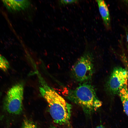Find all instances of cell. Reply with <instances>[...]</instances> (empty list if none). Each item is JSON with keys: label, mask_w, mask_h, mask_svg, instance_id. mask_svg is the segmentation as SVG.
<instances>
[{"label": "cell", "mask_w": 128, "mask_h": 128, "mask_svg": "<svg viewBox=\"0 0 128 128\" xmlns=\"http://www.w3.org/2000/svg\"><path fill=\"white\" fill-rule=\"evenodd\" d=\"M38 76L39 92L48 103L49 112L53 122L60 125L70 126L71 105L48 85L40 75Z\"/></svg>", "instance_id": "6da1fadb"}, {"label": "cell", "mask_w": 128, "mask_h": 128, "mask_svg": "<svg viewBox=\"0 0 128 128\" xmlns=\"http://www.w3.org/2000/svg\"><path fill=\"white\" fill-rule=\"evenodd\" d=\"M66 91L67 98L80 106L87 115H91L102 105L94 87L88 82H84L75 89H68Z\"/></svg>", "instance_id": "7a4b0ae2"}, {"label": "cell", "mask_w": 128, "mask_h": 128, "mask_svg": "<svg viewBox=\"0 0 128 128\" xmlns=\"http://www.w3.org/2000/svg\"><path fill=\"white\" fill-rule=\"evenodd\" d=\"M24 87L22 82L12 86L7 91L4 98V108L10 114L19 115L23 109Z\"/></svg>", "instance_id": "3957f363"}, {"label": "cell", "mask_w": 128, "mask_h": 128, "mask_svg": "<svg viewBox=\"0 0 128 128\" xmlns=\"http://www.w3.org/2000/svg\"><path fill=\"white\" fill-rule=\"evenodd\" d=\"M94 69L92 55L90 52H87L84 54L73 65L71 69V73L76 81L84 82L92 77Z\"/></svg>", "instance_id": "277c9868"}, {"label": "cell", "mask_w": 128, "mask_h": 128, "mask_svg": "<svg viewBox=\"0 0 128 128\" xmlns=\"http://www.w3.org/2000/svg\"><path fill=\"white\" fill-rule=\"evenodd\" d=\"M128 71L120 67L113 69L105 85V89L110 94L118 95L119 91L128 82Z\"/></svg>", "instance_id": "5b68a950"}, {"label": "cell", "mask_w": 128, "mask_h": 128, "mask_svg": "<svg viewBox=\"0 0 128 128\" xmlns=\"http://www.w3.org/2000/svg\"><path fill=\"white\" fill-rule=\"evenodd\" d=\"M2 1L7 9L12 12L26 9L31 5V2L28 0H3Z\"/></svg>", "instance_id": "8992f818"}, {"label": "cell", "mask_w": 128, "mask_h": 128, "mask_svg": "<svg viewBox=\"0 0 128 128\" xmlns=\"http://www.w3.org/2000/svg\"><path fill=\"white\" fill-rule=\"evenodd\" d=\"M96 1L104 25L107 29H109L111 27L110 18L107 6L104 0H98Z\"/></svg>", "instance_id": "52a82bcc"}, {"label": "cell", "mask_w": 128, "mask_h": 128, "mask_svg": "<svg viewBox=\"0 0 128 128\" xmlns=\"http://www.w3.org/2000/svg\"><path fill=\"white\" fill-rule=\"evenodd\" d=\"M122 102L124 111L128 116V82L119 91L118 94Z\"/></svg>", "instance_id": "ba28073f"}, {"label": "cell", "mask_w": 128, "mask_h": 128, "mask_svg": "<svg viewBox=\"0 0 128 128\" xmlns=\"http://www.w3.org/2000/svg\"><path fill=\"white\" fill-rule=\"evenodd\" d=\"M9 67V64L8 61L0 54V69L4 72H6Z\"/></svg>", "instance_id": "9c48e42d"}, {"label": "cell", "mask_w": 128, "mask_h": 128, "mask_svg": "<svg viewBox=\"0 0 128 128\" xmlns=\"http://www.w3.org/2000/svg\"><path fill=\"white\" fill-rule=\"evenodd\" d=\"M21 128H38L37 124L32 121L28 119L23 120Z\"/></svg>", "instance_id": "30bf717a"}, {"label": "cell", "mask_w": 128, "mask_h": 128, "mask_svg": "<svg viewBox=\"0 0 128 128\" xmlns=\"http://www.w3.org/2000/svg\"><path fill=\"white\" fill-rule=\"evenodd\" d=\"M78 1L76 0H61L59 1L60 4L63 5H66L78 2Z\"/></svg>", "instance_id": "8fae6325"}, {"label": "cell", "mask_w": 128, "mask_h": 128, "mask_svg": "<svg viewBox=\"0 0 128 128\" xmlns=\"http://www.w3.org/2000/svg\"><path fill=\"white\" fill-rule=\"evenodd\" d=\"M126 42L127 46L128 48V29H127L126 31Z\"/></svg>", "instance_id": "7c38bea8"}, {"label": "cell", "mask_w": 128, "mask_h": 128, "mask_svg": "<svg viewBox=\"0 0 128 128\" xmlns=\"http://www.w3.org/2000/svg\"><path fill=\"white\" fill-rule=\"evenodd\" d=\"M95 128H106L104 126L102 125H100L96 126Z\"/></svg>", "instance_id": "4fadbf2b"}, {"label": "cell", "mask_w": 128, "mask_h": 128, "mask_svg": "<svg viewBox=\"0 0 128 128\" xmlns=\"http://www.w3.org/2000/svg\"><path fill=\"white\" fill-rule=\"evenodd\" d=\"M49 128H56L53 126L51 125Z\"/></svg>", "instance_id": "5bb4252c"}, {"label": "cell", "mask_w": 128, "mask_h": 128, "mask_svg": "<svg viewBox=\"0 0 128 128\" xmlns=\"http://www.w3.org/2000/svg\"><path fill=\"white\" fill-rule=\"evenodd\" d=\"M1 93H0V96H1Z\"/></svg>", "instance_id": "9a60e30c"}]
</instances>
